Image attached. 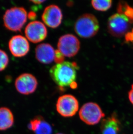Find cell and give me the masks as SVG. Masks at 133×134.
Listing matches in <instances>:
<instances>
[{
	"label": "cell",
	"mask_w": 133,
	"mask_h": 134,
	"mask_svg": "<svg viewBox=\"0 0 133 134\" xmlns=\"http://www.w3.org/2000/svg\"><path fill=\"white\" fill-rule=\"evenodd\" d=\"M77 65L75 63L63 62L57 63L50 70L51 76L61 89L70 87L75 82Z\"/></svg>",
	"instance_id": "6da1fadb"
},
{
	"label": "cell",
	"mask_w": 133,
	"mask_h": 134,
	"mask_svg": "<svg viewBox=\"0 0 133 134\" xmlns=\"http://www.w3.org/2000/svg\"><path fill=\"white\" fill-rule=\"evenodd\" d=\"M27 10L23 7H14L8 9L3 16L5 27L12 31H20L27 19Z\"/></svg>",
	"instance_id": "7a4b0ae2"
},
{
	"label": "cell",
	"mask_w": 133,
	"mask_h": 134,
	"mask_svg": "<svg viewBox=\"0 0 133 134\" xmlns=\"http://www.w3.org/2000/svg\"><path fill=\"white\" fill-rule=\"evenodd\" d=\"M99 22L93 14H85L80 16L76 20L74 30L80 37L83 38L93 37L99 30Z\"/></svg>",
	"instance_id": "3957f363"
},
{
	"label": "cell",
	"mask_w": 133,
	"mask_h": 134,
	"mask_svg": "<svg viewBox=\"0 0 133 134\" xmlns=\"http://www.w3.org/2000/svg\"><path fill=\"white\" fill-rule=\"evenodd\" d=\"M109 33L115 37L125 35L133 28V21L124 14L117 13L109 18L108 21Z\"/></svg>",
	"instance_id": "277c9868"
},
{
	"label": "cell",
	"mask_w": 133,
	"mask_h": 134,
	"mask_svg": "<svg viewBox=\"0 0 133 134\" xmlns=\"http://www.w3.org/2000/svg\"><path fill=\"white\" fill-rule=\"evenodd\" d=\"M79 115L80 120L86 124L94 125L102 121L105 115L99 105L93 102H89L82 105Z\"/></svg>",
	"instance_id": "5b68a950"
},
{
	"label": "cell",
	"mask_w": 133,
	"mask_h": 134,
	"mask_svg": "<svg viewBox=\"0 0 133 134\" xmlns=\"http://www.w3.org/2000/svg\"><path fill=\"white\" fill-rule=\"evenodd\" d=\"M56 108L59 115L64 118H70L77 114L79 103L77 98L70 94L63 95L58 99Z\"/></svg>",
	"instance_id": "8992f818"
},
{
	"label": "cell",
	"mask_w": 133,
	"mask_h": 134,
	"mask_svg": "<svg viewBox=\"0 0 133 134\" xmlns=\"http://www.w3.org/2000/svg\"><path fill=\"white\" fill-rule=\"evenodd\" d=\"M58 50L64 57H73L78 53L80 49V42L73 34H65L59 38Z\"/></svg>",
	"instance_id": "52a82bcc"
},
{
	"label": "cell",
	"mask_w": 133,
	"mask_h": 134,
	"mask_svg": "<svg viewBox=\"0 0 133 134\" xmlns=\"http://www.w3.org/2000/svg\"><path fill=\"white\" fill-rule=\"evenodd\" d=\"M38 81L33 75L30 74H22L15 82L16 89L18 92L24 95L34 93L38 86Z\"/></svg>",
	"instance_id": "ba28073f"
},
{
	"label": "cell",
	"mask_w": 133,
	"mask_h": 134,
	"mask_svg": "<svg viewBox=\"0 0 133 134\" xmlns=\"http://www.w3.org/2000/svg\"><path fill=\"white\" fill-rule=\"evenodd\" d=\"M48 31L43 23L39 21L30 22L25 29L26 37L33 43H38L45 39Z\"/></svg>",
	"instance_id": "9c48e42d"
},
{
	"label": "cell",
	"mask_w": 133,
	"mask_h": 134,
	"mask_svg": "<svg viewBox=\"0 0 133 134\" xmlns=\"http://www.w3.org/2000/svg\"><path fill=\"white\" fill-rule=\"evenodd\" d=\"M63 15L59 7L50 5L44 10L41 19L45 24L52 28L58 27L62 23Z\"/></svg>",
	"instance_id": "30bf717a"
},
{
	"label": "cell",
	"mask_w": 133,
	"mask_h": 134,
	"mask_svg": "<svg viewBox=\"0 0 133 134\" xmlns=\"http://www.w3.org/2000/svg\"><path fill=\"white\" fill-rule=\"evenodd\" d=\"M8 47L12 54L16 57L26 56L30 49L29 44L27 38L20 35L14 36L10 39Z\"/></svg>",
	"instance_id": "8fae6325"
},
{
	"label": "cell",
	"mask_w": 133,
	"mask_h": 134,
	"mask_svg": "<svg viewBox=\"0 0 133 134\" xmlns=\"http://www.w3.org/2000/svg\"><path fill=\"white\" fill-rule=\"evenodd\" d=\"M35 53L37 60L43 64H49L55 60V51L49 43H41L37 46Z\"/></svg>",
	"instance_id": "7c38bea8"
},
{
	"label": "cell",
	"mask_w": 133,
	"mask_h": 134,
	"mask_svg": "<svg viewBox=\"0 0 133 134\" xmlns=\"http://www.w3.org/2000/svg\"><path fill=\"white\" fill-rule=\"evenodd\" d=\"M29 130L35 134H52V128L49 123L39 115L30 120L28 125Z\"/></svg>",
	"instance_id": "4fadbf2b"
},
{
	"label": "cell",
	"mask_w": 133,
	"mask_h": 134,
	"mask_svg": "<svg viewBox=\"0 0 133 134\" xmlns=\"http://www.w3.org/2000/svg\"><path fill=\"white\" fill-rule=\"evenodd\" d=\"M101 121V134H119L121 125L116 113L104 119Z\"/></svg>",
	"instance_id": "5bb4252c"
},
{
	"label": "cell",
	"mask_w": 133,
	"mask_h": 134,
	"mask_svg": "<svg viewBox=\"0 0 133 134\" xmlns=\"http://www.w3.org/2000/svg\"><path fill=\"white\" fill-rule=\"evenodd\" d=\"M14 117L11 110L5 107H0V131H6L11 128Z\"/></svg>",
	"instance_id": "9a60e30c"
},
{
	"label": "cell",
	"mask_w": 133,
	"mask_h": 134,
	"mask_svg": "<svg viewBox=\"0 0 133 134\" xmlns=\"http://www.w3.org/2000/svg\"><path fill=\"white\" fill-rule=\"evenodd\" d=\"M112 1H92L91 4L94 9L101 12H105L111 7Z\"/></svg>",
	"instance_id": "2e32d148"
},
{
	"label": "cell",
	"mask_w": 133,
	"mask_h": 134,
	"mask_svg": "<svg viewBox=\"0 0 133 134\" xmlns=\"http://www.w3.org/2000/svg\"><path fill=\"white\" fill-rule=\"evenodd\" d=\"M117 10L118 13L124 14L133 21V8L127 3L123 1L120 2L118 4Z\"/></svg>",
	"instance_id": "e0dca14e"
},
{
	"label": "cell",
	"mask_w": 133,
	"mask_h": 134,
	"mask_svg": "<svg viewBox=\"0 0 133 134\" xmlns=\"http://www.w3.org/2000/svg\"><path fill=\"white\" fill-rule=\"evenodd\" d=\"M9 63V58L6 53L0 49V72L6 68Z\"/></svg>",
	"instance_id": "ac0fdd59"
},
{
	"label": "cell",
	"mask_w": 133,
	"mask_h": 134,
	"mask_svg": "<svg viewBox=\"0 0 133 134\" xmlns=\"http://www.w3.org/2000/svg\"><path fill=\"white\" fill-rule=\"evenodd\" d=\"M64 56L58 50L55 51V61L56 63H62L64 62Z\"/></svg>",
	"instance_id": "d6986e66"
},
{
	"label": "cell",
	"mask_w": 133,
	"mask_h": 134,
	"mask_svg": "<svg viewBox=\"0 0 133 134\" xmlns=\"http://www.w3.org/2000/svg\"><path fill=\"white\" fill-rule=\"evenodd\" d=\"M125 38L127 42H131L133 43V28L126 34Z\"/></svg>",
	"instance_id": "ffe728a7"
},
{
	"label": "cell",
	"mask_w": 133,
	"mask_h": 134,
	"mask_svg": "<svg viewBox=\"0 0 133 134\" xmlns=\"http://www.w3.org/2000/svg\"><path fill=\"white\" fill-rule=\"evenodd\" d=\"M128 98L130 102L133 105V84L131 86V90L128 92Z\"/></svg>",
	"instance_id": "44dd1931"
},
{
	"label": "cell",
	"mask_w": 133,
	"mask_h": 134,
	"mask_svg": "<svg viewBox=\"0 0 133 134\" xmlns=\"http://www.w3.org/2000/svg\"><path fill=\"white\" fill-rule=\"evenodd\" d=\"M28 17L29 18V19H30L31 20H33L35 19V18L37 17V14L35 13L34 12H30L29 13V14H28Z\"/></svg>",
	"instance_id": "7402d4cb"
},
{
	"label": "cell",
	"mask_w": 133,
	"mask_h": 134,
	"mask_svg": "<svg viewBox=\"0 0 133 134\" xmlns=\"http://www.w3.org/2000/svg\"><path fill=\"white\" fill-rule=\"evenodd\" d=\"M30 2L33 3V4H42L43 3L45 2V1H30Z\"/></svg>",
	"instance_id": "603a6c76"
},
{
	"label": "cell",
	"mask_w": 133,
	"mask_h": 134,
	"mask_svg": "<svg viewBox=\"0 0 133 134\" xmlns=\"http://www.w3.org/2000/svg\"><path fill=\"white\" fill-rule=\"evenodd\" d=\"M56 134H63V133H56Z\"/></svg>",
	"instance_id": "cb8c5ba5"
}]
</instances>
